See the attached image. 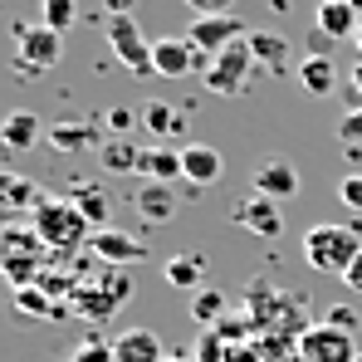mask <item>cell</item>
<instances>
[{
	"label": "cell",
	"mask_w": 362,
	"mask_h": 362,
	"mask_svg": "<svg viewBox=\"0 0 362 362\" xmlns=\"http://www.w3.org/2000/svg\"><path fill=\"white\" fill-rule=\"evenodd\" d=\"M323 323H333V328H343V333H353V328H358V313H353V308H343V303H333Z\"/></svg>",
	"instance_id": "d590c367"
},
{
	"label": "cell",
	"mask_w": 362,
	"mask_h": 362,
	"mask_svg": "<svg viewBox=\"0 0 362 362\" xmlns=\"http://www.w3.org/2000/svg\"><path fill=\"white\" fill-rule=\"evenodd\" d=\"M0 274L10 279V289H30L45 274V240L35 235V226H0Z\"/></svg>",
	"instance_id": "7a4b0ae2"
},
{
	"label": "cell",
	"mask_w": 362,
	"mask_h": 362,
	"mask_svg": "<svg viewBox=\"0 0 362 362\" xmlns=\"http://www.w3.org/2000/svg\"><path fill=\"white\" fill-rule=\"evenodd\" d=\"M338 142L362 147V108H353V113H343V118H338Z\"/></svg>",
	"instance_id": "d6a6232c"
},
{
	"label": "cell",
	"mask_w": 362,
	"mask_h": 362,
	"mask_svg": "<svg viewBox=\"0 0 362 362\" xmlns=\"http://www.w3.org/2000/svg\"><path fill=\"white\" fill-rule=\"evenodd\" d=\"M64 59V35L49 25H15V74L20 78H40Z\"/></svg>",
	"instance_id": "277c9868"
},
{
	"label": "cell",
	"mask_w": 362,
	"mask_h": 362,
	"mask_svg": "<svg viewBox=\"0 0 362 362\" xmlns=\"http://www.w3.org/2000/svg\"><path fill=\"white\" fill-rule=\"evenodd\" d=\"M137 0H103V15H132Z\"/></svg>",
	"instance_id": "60d3db41"
},
{
	"label": "cell",
	"mask_w": 362,
	"mask_h": 362,
	"mask_svg": "<svg viewBox=\"0 0 362 362\" xmlns=\"http://www.w3.org/2000/svg\"><path fill=\"white\" fill-rule=\"evenodd\" d=\"M74 362H118V358H113V343H98V338H88V343H78Z\"/></svg>",
	"instance_id": "836d02e7"
},
{
	"label": "cell",
	"mask_w": 362,
	"mask_h": 362,
	"mask_svg": "<svg viewBox=\"0 0 362 362\" xmlns=\"http://www.w3.org/2000/svg\"><path fill=\"white\" fill-rule=\"evenodd\" d=\"M362 108V59L353 64V74H348V113Z\"/></svg>",
	"instance_id": "74e56055"
},
{
	"label": "cell",
	"mask_w": 362,
	"mask_h": 362,
	"mask_svg": "<svg viewBox=\"0 0 362 362\" xmlns=\"http://www.w3.org/2000/svg\"><path fill=\"white\" fill-rule=\"evenodd\" d=\"M152 69L162 78H186V74H206L211 54H201L191 35H167V40H152Z\"/></svg>",
	"instance_id": "52a82bcc"
},
{
	"label": "cell",
	"mask_w": 362,
	"mask_h": 362,
	"mask_svg": "<svg viewBox=\"0 0 362 362\" xmlns=\"http://www.w3.org/2000/svg\"><path fill=\"white\" fill-rule=\"evenodd\" d=\"M132 206H137V216L147 221V226H167V221H177V191L172 186H162V181H147L137 196H132Z\"/></svg>",
	"instance_id": "d6986e66"
},
{
	"label": "cell",
	"mask_w": 362,
	"mask_h": 362,
	"mask_svg": "<svg viewBox=\"0 0 362 362\" xmlns=\"http://www.w3.org/2000/svg\"><path fill=\"white\" fill-rule=\"evenodd\" d=\"M186 5L196 10V20H206V15H230L235 0H186Z\"/></svg>",
	"instance_id": "8d00e7d4"
},
{
	"label": "cell",
	"mask_w": 362,
	"mask_h": 362,
	"mask_svg": "<svg viewBox=\"0 0 362 362\" xmlns=\"http://www.w3.org/2000/svg\"><path fill=\"white\" fill-rule=\"evenodd\" d=\"M40 201H45L40 186H30V181L15 177V172H0V211H30Z\"/></svg>",
	"instance_id": "d4e9b609"
},
{
	"label": "cell",
	"mask_w": 362,
	"mask_h": 362,
	"mask_svg": "<svg viewBox=\"0 0 362 362\" xmlns=\"http://www.w3.org/2000/svg\"><path fill=\"white\" fill-rule=\"evenodd\" d=\"M93 289H98V294L74 289V308H78L83 318H93V323H98V318H108V313H118L122 303L132 299V279H127L122 269H113V274H108L103 284H93Z\"/></svg>",
	"instance_id": "30bf717a"
},
{
	"label": "cell",
	"mask_w": 362,
	"mask_h": 362,
	"mask_svg": "<svg viewBox=\"0 0 362 362\" xmlns=\"http://www.w3.org/2000/svg\"><path fill=\"white\" fill-rule=\"evenodd\" d=\"M343 284H348L353 294H362V255H358V259H353V269L343 274Z\"/></svg>",
	"instance_id": "f35d334b"
},
{
	"label": "cell",
	"mask_w": 362,
	"mask_h": 362,
	"mask_svg": "<svg viewBox=\"0 0 362 362\" xmlns=\"http://www.w3.org/2000/svg\"><path fill=\"white\" fill-rule=\"evenodd\" d=\"M64 362H74V358H64Z\"/></svg>",
	"instance_id": "f6af8a7d"
},
{
	"label": "cell",
	"mask_w": 362,
	"mask_h": 362,
	"mask_svg": "<svg viewBox=\"0 0 362 362\" xmlns=\"http://www.w3.org/2000/svg\"><path fill=\"white\" fill-rule=\"evenodd\" d=\"M255 191H259V196H269V201H289V196L299 191V167H294V162H284V157L259 162V167H255Z\"/></svg>",
	"instance_id": "e0dca14e"
},
{
	"label": "cell",
	"mask_w": 362,
	"mask_h": 362,
	"mask_svg": "<svg viewBox=\"0 0 362 362\" xmlns=\"http://www.w3.org/2000/svg\"><path fill=\"white\" fill-rule=\"evenodd\" d=\"M294 78H299V88L308 98H328V93L338 88V64L323 59V54H303L299 69H294Z\"/></svg>",
	"instance_id": "44dd1931"
},
{
	"label": "cell",
	"mask_w": 362,
	"mask_h": 362,
	"mask_svg": "<svg viewBox=\"0 0 362 362\" xmlns=\"http://www.w3.org/2000/svg\"><path fill=\"white\" fill-rule=\"evenodd\" d=\"M142 127H147L152 137L172 142V137H181V132H186V118H181V113H172L167 103H147V113H142Z\"/></svg>",
	"instance_id": "4316f807"
},
{
	"label": "cell",
	"mask_w": 362,
	"mask_h": 362,
	"mask_svg": "<svg viewBox=\"0 0 362 362\" xmlns=\"http://www.w3.org/2000/svg\"><path fill=\"white\" fill-rule=\"evenodd\" d=\"M338 201L348 211H362V172H348V177L338 181Z\"/></svg>",
	"instance_id": "1f68e13d"
},
{
	"label": "cell",
	"mask_w": 362,
	"mask_h": 362,
	"mask_svg": "<svg viewBox=\"0 0 362 362\" xmlns=\"http://www.w3.org/2000/svg\"><path fill=\"white\" fill-rule=\"evenodd\" d=\"M108 132H113V137H127V132H132V127H137V113H132V108H108Z\"/></svg>",
	"instance_id": "e575fe53"
},
{
	"label": "cell",
	"mask_w": 362,
	"mask_h": 362,
	"mask_svg": "<svg viewBox=\"0 0 362 362\" xmlns=\"http://www.w3.org/2000/svg\"><path fill=\"white\" fill-rule=\"evenodd\" d=\"M353 45H358V49H362V30H358V40H353Z\"/></svg>",
	"instance_id": "ee69618b"
},
{
	"label": "cell",
	"mask_w": 362,
	"mask_h": 362,
	"mask_svg": "<svg viewBox=\"0 0 362 362\" xmlns=\"http://www.w3.org/2000/svg\"><path fill=\"white\" fill-rule=\"evenodd\" d=\"M167 362H196V358H186V353H167Z\"/></svg>",
	"instance_id": "b9f144b4"
},
{
	"label": "cell",
	"mask_w": 362,
	"mask_h": 362,
	"mask_svg": "<svg viewBox=\"0 0 362 362\" xmlns=\"http://www.w3.org/2000/svg\"><path fill=\"white\" fill-rule=\"evenodd\" d=\"M45 142H49L54 152H64V157L88 152V147H103V142H98V132H93V122H54Z\"/></svg>",
	"instance_id": "603a6c76"
},
{
	"label": "cell",
	"mask_w": 362,
	"mask_h": 362,
	"mask_svg": "<svg viewBox=\"0 0 362 362\" xmlns=\"http://www.w3.org/2000/svg\"><path fill=\"white\" fill-rule=\"evenodd\" d=\"M88 250H93V255H98L108 269H127V264H142V259H147V245L137 240V235H127V230H118V226L93 230Z\"/></svg>",
	"instance_id": "7c38bea8"
},
{
	"label": "cell",
	"mask_w": 362,
	"mask_h": 362,
	"mask_svg": "<svg viewBox=\"0 0 362 362\" xmlns=\"http://www.w3.org/2000/svg\"><path fill=\"white\" fill-rule=\"evenodd\" d=\"M186 35H191V45H196L201 54H221V49L250 40V30H245L240 15H206V20H196Z\"/></svg>",
	"instance_id": "8fae6325"
},
{
	"label": "cell",
	"mask_w": 362,
	"mask_h": 362,
	"mask_svg": "<svg viewBox=\"0 0 362 362\" xmlns=\"http://www.w3.org/2000/svg\"><path fill=\"white\" fill-rule=\"evenodd\" d=\"M328 45H333V40H328V35H318V30H313V35H308V54H323V59H328Z\"/></svg>",
	"instance_id": "ab89813d"
},
{
	"label": "cell",
	"mask_w": 362,
	"mask_h": 362,
	"mask_svg": "<svg viewBox=\"0 0 362 362\" xmlns=\"http://www.w3.org/2000/svg\"><path fill=\"white\" fill-rule=\"evenodd\" d=\"M358 362H362V353H358Z\"/></svg>",
	"instance_id": "bcb514c9"
},
{
	"label": "cell",
	"mask_w": 362,
	"mask_h": 362,
	"mask_svg": "<svg viewBox=\"0 0 362 362\" xmlns=\"http://www.w3.org/2000/svg\"><path fill=\"white\" fill-rule=\"evenodd\" d=\"M348 5H353V10H358V15H362V0H348Z\"/></svg>",
	"instance_id": "7bdbcfd3"
},
{
	"label": "cell",
	"mask_w": 362,
	"mask_h": 362,
	"mask_svg": "<svg viewBox=\"0 0 362 362\" xmlns=\"http://www.w3.org/2000/svg\"><path fill=\"white\" fill-rule=\"evenodd\" d=\"M113 358L118 362H167V353H162V338L152 328H127V333L113 338Z\"/></svg>",
	"instance_id": "ffe728a7"
},
{
	"label": "cell",
	"mask_w": 362,
	"mask_h": 362,
	"mask_svg": "<svg viewBox=\"0 0 362 362\" xmlns=\"http://www.w3.org/2000/svg\"><path fill=\"white\" fill-rule=\"evenodd\" d=\"M30 226L45 240V250H54V255H74V250H83L93 240V226L83 221L78 206H69V196H45L30 211Z\"/></svg>",
	"instance_id": "6da1fadb"
},
{
	"label": "cell",
	"mask_w": 362,
	"mask_h": 362,
	"mask_svg": "<svg viewBox=\"0 0 362 362\" xmlns=\"http://www.w3.org/2000/svg\"><path fill=\"white\" fill-rule=\"evenodd\" d=\"M191 318H196L201 328H216V323L226 318V294H221V289H201V294H191Z\"/></svg>",
	"instance_id": "83f0119b"
},
{
	"label": "cell",
	"mask_w": 362,
	"mask_h": 362,
	"mask_svg": "<svg viewBox=\"0 0 362 362\" xmlns=\"http://www.w3.org/2000/svg\"><path fill=\"white\" fill-rule=\"evenodd\" d=\"M45 137H49V127L40 122V113H30V108H15V113L0 118V147L5 152H30Z\"/></svg>",
	"instance_id": "4fadbf2b"
},
{
	"label": "cell",
	"mask_w": 362,
	"mask_h": 362,
	"mask_svg": "<svg viewBox=\"0 0 362 362\" xmlns=\"http://www.w3.org/2000/svg\"><path fill=\"white\" fill-rule=\"evenodd\" d=\"M103 40H108V49L118 54V64L127 74H137V78L157 74L152 69V45H147L137 15H103Z\"/></svg>",
	"instance_id": "5b68a950"
},
{
	"label": "cell",
	"mask_w": 362,
	"mask_h": 362,
	"mask_svg": "<svg viewBox=\"0 0 362 362\" xmlns=\"http://www.w3.org/2000/svg\"><path fill=\"white\" fill-rule=\"evenodd\" d=\"M40 15H45L40 25H49L54 35H64V30H74V25H78V0H45V5H40Z\"/></svg>",
	"instance_id": "f546056e"
},
{
	"label": "cell",
	"mask_w": 362,
	"mask_h": 362,
	"mask_svg": "<svg viewBox=\"0 0 362 362\" xmlns=\"http://www.w3.org/2000/svg\"><path fill=\"white\" fill-rule=\"evenodd\" d=\"M167 284L172 289H196L201 294V279H206V259L201 255H177V259H167Z\"/></svg>",
	"instance_id": "484cf974"
},
{
	"label": "cell",
	"mask_w": 362,
	"mask_h": 362,
	"mask_svg": "<svg viewBox=\"0 0 362 362\" xmlns=\"http://www.w3.org/2000/svg\"><path fill=\"white\" fill-rule=\"evenodd\" d=\"M181 172H186L191 186H211V181H221V172H226V157L211 142H186L181 147Z\"/></svg>",
	"instance_id": "ac0fdd59"
},
{
	"label": "cell",
	"mask_w": 362,
	"mask_h": 362,
	"mask_svg": "<svg viewBox=\"0 0 362 362\" xmlns=\"http://www.w3.org/2000/svg\"><path fill=\"white\" fill-rule=\"evenodd\" d=\"M313 30L328 35L333 45H338V40H358L362 15L348 5V0H318V10H313Z\"/></svg>",
	"instance_id": "5bb4252c"
},
{
	"label": "cell",
	"mask_w": 362,
	"mask_h": 362,
	"mask_svg": "<svg viewBox=\"0 0 362 362\" xmlns=\"http://www.w3.org/2000/svg\"><path fill=\"white\" fill-rule=\"evenodd\" d=\"M259 64L250 54V45H230V49H221V54H211V69L201 74L206 78V93H221V98H240L245 88H250V74H255Z\"/></svg>",
	"instance_id": "8992f818"
},
{
	"label": "cell",
	"mask_w": 362,
	"mask_h": 362,
	"mask_svg": "<svg viewBox=\"0 0 362 362\" xmlns=\"http://www.w3.org/2000/svg\"><path fill=\"white\" fill-rule=\"evenodd\" d=\"M299 358L303 362H358V343L353 333L333 328V323H313L299 333Z\"/></svg>",
	"instance_id": "ba28073f"
},
{
	"label": "cell",
	"mask_w": 362,
	"mask_h": 362,
	"mask_svg": "<svg viewBox=\"0 0 362 362\" xmlns=\"http://www.w3.org/2000/svg\"><path fill=\"white\" fill-rule=\"evenodd\" d=\"M98 162H103V172H113V177H122V172H137L142 147H137L132 137H108V142L98 147Z\"/></svg>",
	"instance_id": "cb8c5ba5"
},
{
	"label": "cell",
	"mask_w": 362,
	"mask_h": 362,
	"mask_svg": "<svg viewBox=\"0 0 362 362\" xmlns=\"http://www.w3.org/2000/svg\"><path fill=\"white\" fill-rule=\"evenodd\" d=\"M230 221L250 230V235H259V240H279L284 235V211H279V201H269V196H245L235 201V211H230Z\"/></svg>",
	"instance_id": "9c48e42d"
},
{
	"label": "cell",
	"mask_w": 362,
	"mask_h": 362,
	"mask_svg": "<svg viewBox=\"0 0 362 362\" xmlns=\"http://www.w3.org/2000/svg\"><path fill=\"white\" fill-rule=\"evenodd\" d=\"M196 362H230V343H226L216 328H206L201 343H196Z\"/></svg>",
	"instance_id": "4dcf8cb0"
},
{
	"label": "cell",
	"mask_w": 362,
	"mask_h": 362,
	"mask_svg": "<svg viewBox=\"0 0 362 362\" xmlns=\"http://www.w3.org/2000/svg\"><path fill=\"white\" fill-rule=\"evenodd\" d=\"M250 54H255V64L264 69V74H294L299 64H289V54H294V45L284 40V35H274V30H250Z\"/></svg>",
	"instance_id": "9a60e30c"
},
{
	"label": "cell",
	"mask_w": 362,
	"mask_h": 362,
	"mask_svg": "<svg viewBox=\"0 0 362 362\" xmlns=\"http://www.w3.org/2000/svg\"><path fill=\"white\" fill-rule=\"evenodd\" d=\"M362 255V235L358 226H313L303 235V259L318 269V274H348L353 259Z\"/></svg>",
	"instance_id": "3957f363"
},
{
	"label": "cell",
	"mask_w": 362,
	"mask_h": 362,
	"mask_svg": "<svg viewBox=\"0 0 362 362\" xmlns=\"http://www.w3.org/2000/svg\"><path fill=\"white\" fill-rule=\"evenodd\" d=\"M15 308L20 313H40V318H59L64 313V303H54L40 284H30V289H15Z\"/></svg>",
	"instance_id": "f1b7e54d"
},
{
	"label": "cell",
	"mask_w": 362,
	"mask_h": 362,
	"mask_svg": "<svg viewBox=\"0 0 362 362\" xmlns=\"http://www.w3.org/2000/svg\"><path fill=\"white\" fill-rule=\"evenodd\" d=\"M137 177L147 181H162V186H172L181 181V147H167V142H157V147H142V162H137Z\"/></svg>",
	"instance_id": "7402d4cb"
},
{
	"label": "cell",
	"mask_w": 362,
	"mask_h": 362,
	"mask_svg": "<svg viewBox=\"0 0 362 362\" xmlns=\"http://www.w3.org/2000/svg\"><path fill=\"white\" fill-rule=\"evenodd\" d=\"M69 206H78V211H83V221H88L93 230H108V226H113V221H108L113 196H108V186H103V181H74V186H69Z\"/></svg>",
	"instance_id": "2e32d148"
}]
</instances>
